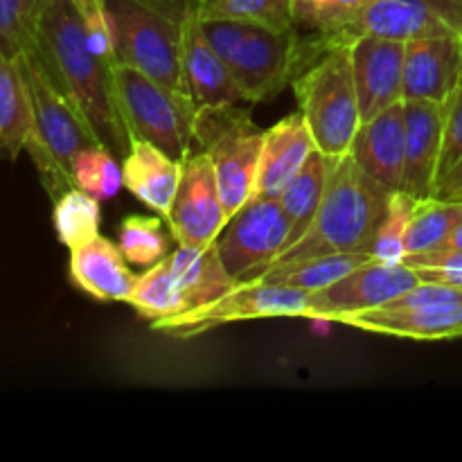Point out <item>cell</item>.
Segmentation results:
<instances>
[{
	"label": "cell",
	"instance_id": "cell-32",
	"mask_svg": "<svg viewBox=\"0 0 462 462\" xmlns=\"http://www.w3.org/2000/svg\"><path fill=\"white\" fill-rule=\"evenodd\" d=\"M117 246L129 264L153 266L167 255L170 237L165 235L162 221L158 217L134 215L120 224Z\"/></svg>",
	"mask_w": 462,
	"mask_h": 462
},
{
	"label": "cell",
	"instance_id": "cell-16",
	"mask_svg": "<svg viewBox=\"0 0 462 462\" xmlns=\"http://www.w3.org/2000/svg\"><path fill=\"white\" fill-rule=\"evenodd\" d=\"M462 36L406 41L404 102L447 104L460 88Z\"/></svg>",
	"mask_w": 462,
	"mask_h": 462
},
{
	"label": "cell",
	"instance_id": "cell-2",
	"mask_svg": "<svg viewBox=\"0 0 462 462\" xmlns=\"http://www.w3.org/2000/svg\"><path fill=\"white\" fill-rule=\"evenodd\" d=\"M388 197L391 194L365 174L352 153L338 158L332 162L314 224L275 264L329 253H370Z\"/></svg>",
	"mask_w": 462,
	"mask_h": 462
},
{
	"label": "cell",
	"instance_id": "cell-25",
	"mask_svg": "<svg viewBox=\"0 0 462 462\" xmlns=\"http://www.w3.org/2000/svg\"><path fill=\"white\" fill-rule=\"evenodd\" d=\"M332 162L334 161H329L320 152H314L310 161L305 162V167L293 176L291 183L278 197L289 217L287 248H291L314 224L320 201H323L329 171H332Z\"/></svg>",
	"mask_w": 462,
	"mask_h": 462
},
{
	"label": "cell",
	"instance_id": "cell-10",
	"mask_svg": "<svg viewBox=\"0 0 462 462\" xmlns=\"http://www.w3.org/2000/svg\"><path fill=\"white\" fill-rule=\"evenodd\" d=\"M289 217L280 199H251L217 237L226 271L237 282L255 280L287 251Z\"/></svg>",
	"mask_w": 462,
	"mask_h": 462
},
{
	"label": "cell",
	"instance_id": "cell-35",
	"mask_svg": "<svg viewBox=\"0 0 462 462\" xmlns=\"http://www.w3.org/2000/svg\"><path fill=\"white\" fill-rule=\"evenodd\" d=\"M462 165V86L447 102L445 126H442V147L438 161V188L442 180Z\"/></svg>",
	"mask_w": 462,
	"mask_h": 462
},
{
	"label": "cell",
	"instance_id": "cell-26",
	"mask_svg": "<svg viewBox=\"0 0 462 462\" xmlns=\"http://www.w3.org/2000/svg\"><path fill=\"white\" fill-rule=\"evenodd\" d=\"M370 260H373L370 253H329V255L273 264L264 273L257 275L255 280L316 293L334 284L337 280L346 278L347 273H352V271L359 269L361 264Z\"/></svg>",
	"mask_w": 462,
	"mask_h": 462
},
{
	"label": "cell",
	"instance_id": "cell-17",
	"mask_svg": "<svg viewBox=\"0 0 462 462\" xmlns=\"http://www.w3.org/2000/svg\"><path fill=\"white\" fill-rule=\"evenodd\" d=\"M447 104L404 102V183L402 192L418 201L438 194V161Z\"/></svg>",
	"mask_w": 462,
	"mask_h": 462
},
{
	"label": "cell",
	"instance_id": "cell-20",
	"mask_svg": "<svg viewBox=\"0 0 462 462\" xmlns=\"http://www.w3.org/2000/svg\"><path fill=\"white\" fill-rule=\"evenodd\" d=\"M350 153L388 194L400 192L404 183V102L365 120Z\"/></svg>",
	"mask_w": 462,
	"mask_h": 462
},
{
	"label": "cell",
	"instance_id": "cell-29",
	"mask_svg": "<svg viewBox=\"0 0 462 462\" xmlns=\"http://www.w3.org/2000/svg\"><path fill=\"white\" fill-rule=\"evenodd\" d=\"M373 0H291L293 25L320 36L350 34Z\"/></svg>",
	"mask_w": 462,
	"mask_h": 462
},
{
	"label": "cell",
	"instance_id": "cell-31",
	"mask_svg": "<svg viewBox=\"0 0 462 462\" xmlns=\"http://www.w3.org/2000/svg\"><path fill=\"white\" fill-rule=\"evenodd\" d=\"M75 188L84 189L97 201L113 199L122 188V167L117 165L116 153L104 144H90L72 162Z\"/></svg>",
	"mask_w": 462,
	"mask_h": 462
},
{
	"label": "cell",
	"instance_id": "cell-24",
	"mask_svg": "<svg viewBox=\"0 0 462 462\" xmlns=\"http://www.w3.org/2000/svg\"><path fill=\"white\" fill-rule=\"evenodd\" d=\"M32 134V104L25 75L14 57L0 50V156L18 158Z\"/></svg>",
	"mask_w": 462,
	"mask_h": 462
},
{
	"label": "cell",
	"instance_id": "cell-9",
	"mask_svg": "<svg viewBox=\"0 0 462 462\" xmlns=\"http://www.w3.org/2000/svg\"><path fill=\"white\" fill-rule=\"evenodd\" d=\"M310 300L311 293L302 289L246 280V282L235 284L228 293L212 300L210 305L174 316V319L153 320L152 329L174 338H194L199 334L212 332L224 325L244 323V320L307 319Z\"/></svg>",
	"mask_w": 462,
	"mask_h": 462
},
{
	"label": "cell",
	"instance_id": "cell-23",
	"mask_svg": "<svg viewBox=\"0 0 462 462\" xmlns=\"http://www.w3.org/2000/svg\"><path fill=\"white\" fill-rule=\"evenodd\" d=\"M337 323L350 325L364 332L413 338V341H449V338H462V302L413 311L370 310L341 316Z\"/></svg>",
	"mask_w": 462,
	"mask_h": 462
},
{
	"label": "cell",
	"instance_id": "cell-36",
	"mask_svg": "<svg viewBox=\"0 0 462 462\" xmlns=\"http://www.w3.org/2000/svg\"><path fill=\"white\" fill-rule=\"evenodd\" d=\"M422 282L445 284V287L462 289V269H445V266H418L413 269Z\"/></svg>",
	"mask_w": 462,
	"mask_h": 462
},
{
	"label": "cell",
	"instance_id": "cell-14",
	"mask_svg": "<svg viewBox=\"0 0 462 462\" xmlns=\"http://www.w3.org/2000/svg\"><path fill=\"white\" fill-rule=\"evenodd\" d=\"M361 117L373 120L393 104L404 102L406 41L379 34H347Z\"/></svg>",
	"mask_w": 462,
	"mask_h": 462
},
{
	"label": "cell",
	"instance_id": "cell-34",
	"mask_svg": "<svg viewBox=\"0 0 462 462\" xmlns=\"http://www.w3.org/2000/svg\"><path fill=\"white\" fill-rule=\"evenodd\" d=\"M45 0H0V50L18 59L34 48Z\"/></svg>",
	"mask_w": 462,
	"mask_h": 462
},
{
	"label": "cell",
	"instance_id": "cell-39",
	"mask_svg": "<svg viewBox=\"0 0 462 462\" xmlns=\"http://www.w3.org/2000/svg\"><path fill=\"white\" fill-rule=\"evenodd\" d=\"M442 248H460L462 251V224L451 233V237L447 239V244Z\"/></svg>",
	"mask_w": 462,
	"mask_h": 462
},
{
	"label": "cell",
	"instance_id": "cell-37",
	"mask_svg": "<svg viewBox=\"0 0 462 462\" xmlns=\"http://www.w3.org/2000/svg\"><path fill=\"white\" fill-rule=\"evenodd\" d=\"M438 199H447V201H462V165L456 167L442 185L438 188Z\"/></svg>",
	"mask_w": 462,
	"mask_h": 462
},
{
	"label": "cell",
	"instance_id": "cell-33",
	"mask_svg": "<svg viewBox=\"0 0 462 462\" xmlns=\"http://www.w3.org/2000/svg\"><path fill=\"white\" fill-rule=\"evenodd\" d=\"M208 18H226V21L255 23V25L273 27V30H291V0H206L201 12Z\"/></svg>",
	"mask_w": 462,
	"mask_h": 462
},
{
	"label": "cell",
	"instance_id": "cell-3",
	"mask_svg": "<svg viewBox=\"0 0 462 462\" xmlns=\"http://www.w3.org/2000/svg\"><path fill=\"white\" fill-rule=\"evenodd\" d=\"M293 90L316 149L329 161L347 156L364 125L347 34L325 39V48L296 75Z\"/></svg>",
	"mask_w": 462,
	"mask_h": 462
},
{
	"label": "cell",
	"instance_id": "cell-40",
	"mask_svg": "<svg viewBox=\"0 0 462 462\" xmlns=\"http://www.w3.org/2000/svg\"><path fill=\"white\" fill-rule=\"evenodd\" d=\"M460 86H462V75H460Z\"/></svg>",
	"mask_w": 462,
	"mask_h": 462
},
{
	"label": "cell",
	"instance_id": "cell-1",
	"mask_svg": "<svg viewBox=\"0 0 462 462\" xmlns=\"http://www.w3.org/2000/svg\"><path fill=\"white\" fill-rule=\"evenodd\" d=\"M34 50L97 143L126 156L131 138L117 111L111 66L90 50L84 16L72 0H45Z\"/></svg>",
	"mask_w": 462,
	"mask_h": 462
},
{
	"label": "cell",
	"instance_id": "cell-30",
	"mask_svg": "<svg viewBox=\"0 0 462 462\" xmlns=\"http://www.w3.org/2000/svg\"><path fill=\"white\" fill-rule=\"evenodd\" d=\"M420 201L406 192H393L377 226L370 255L383 264H402L406 257V233Z\"/></svg>",
	"mask_w": 462,
	"mask_h": 462
},
{
	"label": "cell",
	"instance_id": "cell-18",
	"mask_svg": "<svg viewBox=\"0 0 462 462\" xmlns=\"http://www.w3.org/2000/svg\"><path fill=\"white\" fill-rule=\"evenodd\" d=\"M180 57H183L185 86L197 108L244 102V95L239 93L228 66L203 32L201 14H192L183 21Z\"/></svg>",
	"mask_w": 462,
	"mask_h": 462
},
{
	"label": "cell",
	"instance_id": "cell-27",
	"mask_svg": "<svg viewBox=\"0 0 462 462\" xmlns=\"http://www.w3.org/2000/svg\"><path fill=\"white\" fill-rule=\"evenodd\" d=\"M460 224L462 201H447L438 197L420 201L406 233V255L442 248Z\"/></svg>",
	"mask_w": 462,
	"mask_h": 462
},
{
	"label": "cell",
	"instance_id": "cell-28",
	"mask_svg": "<svg viewBox=\"0 0 462 462\" xmlns=\"http://www.w3.org/2000/svg\"><path fill=\"white\" fill-rule=\"evenodd\" d=\"M99 219H102L99 201L84 189L70 188L54 199V230L59 242L68 246V251L97 237Z\"/></svg>",
	"mask_w": 462,
	"mask_h": 462
},
{
	"label": "cell",
	"instance_id": "cell-15",
	"mask_svg": "<svg viewBox=\"0 0 462 462\" xmlns=\"http://www.w3.org/2000/svg\"><path fill=\"white\" fill-rule=\"evenodd\" d=\"M350 34L400 41L462 36V0H373Z\"/></svg>",
	"mask_w": 462,
	"mask_h": 462
},
{
	"label": "cell",
	"instance_id": "cell-19",
	"mask_svg": "<svg viewBox=\"0 0 462 462\" xmlns=\"http://www.w3.org/2000/svg\"><path fill=\"white\" fill-rule=\"evenodd\" d=\"M314 152L319 149L300 111L269 126L253 199H278Z\"/></svg>",
	"mask_w": 462,
	"mask_h": 462
},
{
	"label": "cell",
	"instance_id": "cell-8",
	"mask_svg": "<svg viewBox=\"0 0 462 462\" xmlns=\"http://www.w3.org/2000/svg\"><path fill=\"white\" fill-rule=\"evenodd\" d=\"M116 36L117 61L188 93L180 41L183 25L144 0H104ZM189 95V93H188Z\"/></svg>",
	"mask_w": 462,
	"mask_h": 462
},
{
	"label": "cell",
	"instance_id": "cell-21",
	"mask_svg": "<svg viewBox=\"0 0 462 462\" xmlns=\"http://www.w3.org/2000/svg\"><path fill=\"white\" fill-rule=\"evenodd\" d=\"M68 273L81 291L97 302H129L138 282L120 246L102 235L72 248Z\"/></svg>",
	"mask_w": 462,
	"mask_h": 462
},
{
	"label": "cell",
	"instance_id": "cell-5",
	"mask_svg": "<svg viewBox=\"0 0 462 462\" xmlns=\"http://www.w3.org/2000/svg\"><path fill=\"white\" fill-rule=\"evenodd\" d=\"M235 284L239 282L226 271L215 244L206 248L179 246L138 275L129 305L153 323L210 305Z\"/></svg>",
	"mask_w": 462,
	"mask_h": 462
},
{
	"label": "cell",
	"instance_id": "cell-4",
	"mask_svg": "<svg viewBox=\"0 0 462 462\" xmlns=\"http://www.w3.org/2000/svg\"><path fill=\"white\" fill-rule=\"evenodd\" d=\"M16 61L25 75L32 104V134L25 152L30 153L41 183L54 201L75 188L72 162L79 152L97 144V138L70 99L54 84L34 48L21 54Z\"/></svg>",
	"mask_w": 462,
	"mask_h": 462
},
{
	"label": "cell",
	"instance_id": "cell-6",
	"mask_svg": "<svg viewBox=\"0 0 462 462\" xmlns=\"http://www.w3.org/2000/svg\"><path fill=\"white\" fill-rule=\"evenodd\" d=\"M111 77L129 138L147 140L176 161H185L194 144V99L122 61L113 63Z\"/></svg>",
	"mask_w": 462,
	"mask_h": 462
},
{
	"label": "cell",
	"instance_id": "cell-22",
	"mask_svg": "<svg viewBox=\"0 0 462 462\" xmlns=\"http://www.w3.org/2000/svg\"><path fill=\"white\" fill-rule=\"evenodd\" d=\"M180 174H183V161H176L147 140L131 138L129 152L122 162L125 188L162 219L170 215Z\"/></svg>",
	"mask_w": 462,
	"mask_h": 462
},
{
	"label": "cell",
	"instance_id": "cell-11",
	"mask_svg": "<svg viewBox=\"0 0 462 462\" xmlns=\"http://www.w3.org/2000/svg\"><path fill=\"white\" fill-rule=\"evenodd\" d=\"M300 63L302 48L296 27L273 30L248 23L237 52L228 61V70L244 102H264L296 79Z\"/></svg>",
	"mask_w": 462,
	"mask_h": 462
},
{
	"label": "cell",
	"instance_id": "cell-12",
	"mask_svg": "<svg viewBox=\"0 0 462 462\" xmlns=\"http://www.w3.org/2000/svg\"><path fill=\"white\" fill-rule=\"evenodd\" d=\"M228 224L212 161L206 152H189L183 161L179 189L171 201L167 226L183 248H206L217 242Z\"/></svg>",
	"mask_w": 462,
	"mask_h": 462
},
{
	"label": "cell",
	"instance_id": "cell-38",
	"mask_svg": "<svg viewBox=\"0 0 462 462\" xmlns=\"http://www.w3.org/2000/svg\"><path fill=\"white\" fill-rule=\"evenodd\" d=\"M77 5V9L81 12L84 21H95V18L106 16V3L104 0H72Z\"/></svg>",
	"mask_w": 462,
	"mask_h": 462
},
{
	"label": "cell",
	"instance_id": "cell-7",
	"mask_svg": "<svg viewBox=\"0 0 462 462\" xmlns=\"http://www.w3.org/2000/svg\"><path fill=\"white\" fill-rule=\"evenodd\" d=\"M194 140L212 161L221 201L230 219L255 194L264 131L253 122L251 113L237 108V104H226L197 108Z\"/></svg>",
	"mask_w": 462,
	"mask_h": 462
},
{
	"label": "cell",
	"instance_id": "cell-13",
	"mask_svg": "<svg viewBox=\"0 0 462 462\" xmlns=\"http://www.w3.org/2000/svg\"><path fill=\"white\" fill-rule=\"evenodd\" d=\"M418 282V273L404 262L402 264H383V262L370 260L352 273H347L346 278L311 293L307 319L337 323L341 316L379 310L404 291L413 289Z\"/></svg>",
	"mask_w": 462,
	"mask_h": 462
}]
</instances>
